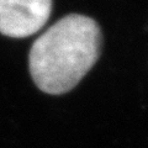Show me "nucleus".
<instances>
[{"label": "nucleus", "instance_id": "1", "mask_svg": "<svg viewBox=\"0 0 148 148\" xmlns=\"http://www.w3.org/2000/svg\"><path fill=\"white\" fill-rule=\"evenodd\" d=\"M101 31L95 20L72 14L37 38L30 49L29 67L35 84L51 95L72 90L98 61Z\"/></svg>", "mask_w": 148, "mask_h": 148}, {"label": "nucleus", "instance_id": "2", "mask_svg": "<svg viewBox=\"0 0 148 148\" xmlns=\"http://www.w3.org/2000/svg\"><path fill=\"white\" fill-rule=\"evenodd\" d=\"M51 10L52 0H0V34L29 37L45 26Z\"/></svg>", "mask_w": 148, "mask_h": 148}]
</instances>
